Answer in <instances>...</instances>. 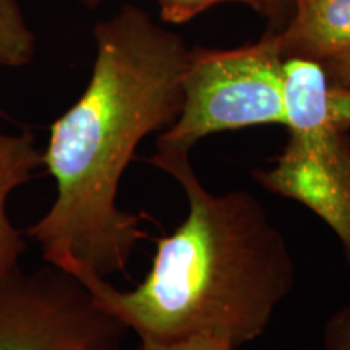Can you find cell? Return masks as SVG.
<instances>
[{
  "instance_id": "obj_1",
  "label": "cell",
  "mask_w": 350,
  "mask_h": 350,
  "mask_svg": "<svg viewBox=\"0 0 350 350\" xmlns=\"http://www.w3.org/2000/svg\"><path fill=\"white\" fill-rule=\"evenodd\" d=\"M93 36L90 81L52 124L44 151L57 198L25 235L47 265L107 279L126 273L146 237L142 216L117 204L120 180L139 143L177 120L191 49L137 5L99 21Z\"/></svg>"
},
{
  "instance_id": "obj_2",
  "label": "cell",
  "mask_w": 350,
  "mask_h": 350,
  "mask_svg": "<svg viewBox=\"0 0 350 350\" xmlns=\"http://www.w3.org/2000/svg\"><path fill=\"white\" fill-rule=\"evenodd\" d=\"M150 163L185 191V221L156 240L150 273L135 288L96 273L75 278L142 340L213 336L240 347L261 338L295 284L286 235L252 191L206 190L190 154L156 151Z\"/></svg>"
},
{
  "instance_id": "obj_3",
  "label": "cell",
  "mask_w": 350,
  "mask_h": 350,
  "mask_svg": "<svg viewBox=\"0 0 350 350\" xmlns=\"http://www.w3.org/2000/svg\"><path fill=\"white\" fill-rule=\"evenodd\" d=\"M284 62L275 29L234 49H191L182 81V111L159 133L156 151L190 154L211 135L258 125L286 126Z\"/></svg>"
},
{
  "instance_id": "obj_4",
  "label": "cell",
  "mask_w": 350,
  "mask_h": 350,
  "mask_svg": "<svg viewBox=\"0 0 350 350\" xmlns=\"http://www.w3.org/2000/svg\"><path fill=\"white\" fill-rule=\"evenodd\" d=\"M126 332L55 266L0 279V350H125Z\"/></svg>"
},
{
  "instance_id": "obj_5",
  "label": "cell",
  "mask_w": 350,
  "mask_h": 350,
  "mask_svg": "<svg viewBox=\"0 0 350 350\" xmlns=\"http://www.w3.org/2000/svg\"><path fill=\"white\" fill-rule=\"evenodd\" d=\"M252 177L317 214L334 232L350 266V131H288L273 165L255 169Z\"/></svg>"
},
{
  "instance_id": "obj_6",
  "label": "cell",
  "mask_w": 350,
  "mask_h": 350,
  "mask_svg": "<svg viewBox=\"0 0 350 350\" xmlns=\"http://www.w3.org/2000/svg\"><path fill=\"white\" fill-rule=\"evenodd\" d=\"M284 100L288 131H350V86L331 81L319 62L286 59Z\"/></svg>"
},
{
  "instance_id": "obj_7",
  "label": "cell",
  "mask_w": 350,
  "mask_h": 350,
  "mask_svg": "<svg viewBox=\"0 0 350 350\" xmlns=\"http://www.w3.org/2000/svg\"><path fill=\"white\" fill-rule=\"evenodd\" d=\"M286 59L325 64L350 52V0H292V13L275 29Z\"/></svg>"
},
{
  "instance_id": "obj_8",
  "label": "cell",
  "mask_w": 350,
  "mask_h": 350,
  "mask_svg": "<svg viewBox=\"0 0 350 350\" xmlns=\"http://www.w3.org/2000/svg\"><path fill=\"white\" fill-rule=\"evenodd\" d=\"M44 165V152L38 150L29 130L7 133L0 112V279L20 268V258L28 248L26 235L15 229L7 214V200L16 188L28 183Z\"/></svg>"
},
{
  "instance_id": "obj_9",
  "label": "cell",
  "mask_w": 350,
  "mask_h": 350,
  "mask_svg": "<svg viewBox=\"0 0 350 350\" xmlns=\"http://www.w3.org/2000/svg\"><path fill=\"white\" fill-rule=\"evenodd\" d=\"M34 55L36 36L18 0H0V67H26Z\"/></svg>"
},
{
  "instance_id": "obj_10",
  "label": "cell",
  "mask_w": 350,
  "mask_h": 350,
  "mask_svg": "<svg viewBox=\"0 0 350 350\" xmlns=\"http://www.w3.org/2000/svg\"><path fill=\"white\" fill-rule=\"evenodd\" d=\"M154 2L159 8L161 21L169 25L187 23L208 8L226 2L243 3L253 8L274 25L273 29H281L292 13V0H154Z\"/></svg>"
},
{
  "instance_id": "obj_11",
  "label": "cell",
  "mask_w": 350,
  "mask_h": 350,
  "mask_svg": "<svg viewBox=\"0 0 350 350\" xmlns=\"http://www.w3.org/2000/svg\"><path fill=\"white\" fill-rule=\"evenodd\" d=\"M323 347L325 350H350V301L326 319Z\"/></svg>"
},
{
  "instance_id": "obj_12",
  "label": "cell",
  "mask_w": 350,
  "mask_h": 350,
  "mask_svg": "<svg viewBox=\"0 0 350 350\" xmlns=\"http://www.w3.org/2000/svg\"><path fill=\"white\" fill-rule=\"evenodd\" d=\"M137 350H237V347L213 336H195V338L175 340V342H154L142 340Z\"/></svg>"
},
{
  "instance_id": "obj_13",
  "label": "cell",
  "mask_w": 350,
  "mask_h": 350,
  "mask_svg": "<svg viewBox=\"0 0 350 350\" xmlns=\"http://www.w3.org/2000/svg\"><path fill=\"white\" fill-rule=\"evenodd\" d=\"M321 65L325 67L326 75L331 81L350 86V52L334 57Z\"/></svg>"
},
{
  "instance_id": "obj_14",
  "label": "cell",
  "mask_w": 350,
  "mask_h": 350,
  "mask_svg": "<svg viewBox=\"0 0 350 350\" xmlns=\"http://www.w3.org/2000/svg\"><path fill=\"white\" fill-rule=\"evenodd\" d=\"M80 2L86 7H98L99 3L104 2V0H80Z\"/></svg>"
}]
</instances>
